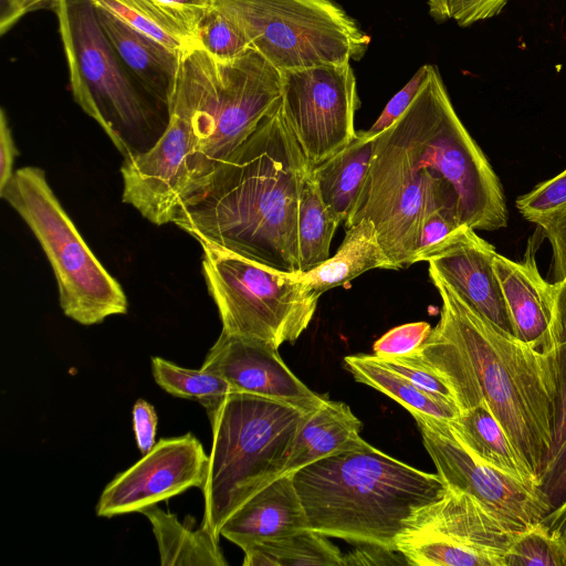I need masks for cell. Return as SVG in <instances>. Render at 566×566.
<instances>
[{"instance_id":"cell-1","label":"cell","mask_w":566,"mask_h":566,"mask_svg":"<svg viewBox=\"0 0 566 566\" xmlns=\"http://www.w3.org/2000/svg\"><path fill=\"white\" fill-rule=\"evenodd\" d=\"M437 211L473 230L506 227L501 182L458 117L436 66L407 111L375 137L365 186L345 228L369 218L392 270L415 263L424 220Z\"/></svg>"},{"instance_id":"cell-2","label":"cell","mask_w":566,"mask_h":566,"mask_svg":"<svg viewBox=\"0 0 566 566\" xmlns=\"http://www.w3.org/2000/svg\"><path fill=\"white\" fill-rule=\"evenodd\" d=\"M440 319L411 355L450 387L460 411L485 401L522 460L541 478L553 448L555 350L545 353L483 317L438 274Z\"/></svg>"},{"instance_id":"cell-3","label":"cell","mask_w":566,"mask_h":566,"mask_svg":"<svg viewBox=\"0 0 566 566\" xmlns=\"http://www.w3.org/2000/svg\"><path fill=\"white\" fill-rule=\"evenodd\" d=\"M312 168L280 101L185 198L174 224L198 242H212L277 271L298 274V206Z\"/></svg>"},{"instance_id":"cell-4","label":"cell","mask_w":566,"mask_h":566,"mask_svg":"<svg viewBox=\"0 0 566 566\" xmlns=\"http://www.w3.org/2000/svg\"><path fill=\"white\" fill-rule=\"evenodd\" d=\"M293 480L310 530L391 551L415 514L448 491L438 473L420 471L370 444L306 465Z\"/></svg>"},{"instance_id":"cell-5","label":"cell","mask_w":566,"mask_h":566,"mask_svg":"<svg viewBox=\"0 0 566 566\" xmlns=\"http://www.w3.org/2000/svg\"><path fill=\"white\" fill-rule=\"evenodd\" d=\"M281 95V71L253 48L233 60H218L198 45L180 53L170 115L190 129V192L255 130Z\"/></svg>"},{"instance_id":"cell-6","label":"cell","mask_w":566,"mask_h":566,"mask_svg":"<svg viewBox=\"0 0 566 566\" xmlns=\"http://www.w3.org/2000/svg\"><path fill=\"white\" fill-rule=\"evenodd\" d=\"M312 410L248 392L229 394L209 416L212 443L201 485V526L217 539L227 520L283 475L293 441Z\"/></svg>"},{"instance_id":"cell-7","label":"cell","mask_w":566,"mask_h":566,"mask_svg":"<svg viewBox=\"0 0 566 566\" xmlns=\"http://www.w3.org/2000/svg\"><path fill=\"white\" fill-rule=\"evenodd\" d=\"M53 9L75 102L123 158L149 150L167 129L170 112L128 74L91 0H55Z\"/></svg>"},{"instance_id":"cell-8","label":"cell","mask_w":566,"mask_h":566,"mask_svg":"<svg viewBox=\"0 0 566 566\" xmlns=\"http://www.w3.org/2000/svg\"><path fill=\"white\" fill-rule=\"evenodd\" d=\"M0 197L39 241L56 279L65 316L82 325H94L108 316L126 314L123 287L84 241L43 169L27 166L15 170Z\"/></svg>"},{"instance_id":"cell-9","label":"cell","mask_w":566,"mask_h":566,"mask_svg":"<svg viewBox=\"0 0 566 566\" xmlns=\"http://www.w3.org/2000/svg\"><path fill=\"white\" fill-rule=\"evenodd\" d=\"M202 248V274L222 331L268 342L295 343L321 295L297 274L277 271L212 242Z\"/></svg>"},{"instance_id":"cell-10","label":"cell","mask_w":566,"mask_h":566,"mask_svg":"<svg viewBox=\"0 0 566 566\" xmlns=\"http://www.w3.org/2000/svg\"><path fill=\"white\" fill-rule=\"evenodd\" d=\"M280 71L360 60L370 38L333 0H213Z\"/></svg>"},{"instance_id":"cell-11","label":"cell","mask_w":566,"mask_h":566,"mask_svg":"<svg viewBox=\"0 0 566 566\" xmlns=\"http://www.w3.org/2000/svg\"><path fill=\"white\" fill-rule=\"evenodd\" d=\"M518 533L469 494L448 486L442 499L415 514L396 551L415 566H505Z\"/></svg>"},{"instance_id":"cell-12","label":"cell","mask_w":566,"mask_h":566,"mask_svg":"<svg viewBox=\"0 0 566 566\" xmlns=\"http://www.w3.org/2000/svg\"><path fill=\"white\" fill-rule=\"evenodd\" d=\"M283 116L312 167L332 157L356 136L359 107L349 62L281 71Z\"/></svg>"},{"instance_id":"cell-13","label":"cell","mask_w":566,"mask_h":566,"mask_svg":"<svg viewBox=\"0 0 566 566\" xmlns=\"http://www.w3.org/2000/svg\"><path fill=\"white\" fill-rule=\"evenodd\" d=\"M412 417L437 473L449 488L469 494L517 532L541 522L552 511L539 486L520 481L475 457L453 437L447 421L422 415Z\"/></svg>"},{"instance_id":"cell-14","label":"cell","mask_w":566,"mask_h":566,"mask_svg":"<svg viewBox=\"0 0 566 566\" xmlns=\"http://www.w3.org/2000/svg\"><path fill=\"white\" fill-rule=\"evenodd\" d=\"M209 457L192 434L165 438L103 490L96 505L101 517L142 510L191 489L201 488Z\"/></svg>"},{"instance_id":"cell-15","label":"cell","mask_w":566,"mask_h":566,"mask_svg":"<svg viewBox=\"0 0 566 566\" xmlns=\"http://www.w3.org/2000/svg\"><path fill=\"white\" fill-rule=\"evenodd\" d=\"M188 124L171 114L167 129L147 151L125 157L122 200L156 226L174 223L191 189Z\"/></svg>"},{"instance_id":"cell-16","label":"cell","mask_w":566,"mask_h":566,"mask_svg":"<svg viewBox=\"0 0 566 566\" xmlns=\"http://www.w3.org/2000/svg\"><path fill=\"white\" fill-rule=\"evenodd\" d=\"M201 369L223 377L234 392H248L314 410L327 398L310 389L286 366L279 348L262 339L221 331Z\"/></svg>"},{"instance_id":"cell-17","label":"cell","mask_w":566,"mask_h":566,"mask_svg":"<svg viewBox=\"0 0 566 566\" xmlns=\"http://www.w3.org/2000/svg\"><path fill=\"white\" fill-rule=\"evenodd\" d=\"M497 252L475 230L462 224L443 242L429 250L420 261L438 274L473 310L514 335L506 303L494 270Z\"/></svg>"},{"instance_id":"cell-18","label":"cell","mask_w":566,"mask_h":566,"mask_svg":"<svg viewBox=\"0 0 566 566\" xmlns=\"http://www.w3.org/2000/svg\"><path fill=\"white\" fill-rule=\"evenodd\" d=\"M493 264L514 336L542 352H554L558 345L554 283L542 277L533 244H528L523 261H513L496 253Z\"/></svg>"},{"instance_id":"cell-19","label":"cell","mask_w":566,"mask_h":566,"mask_svg":"<svg viewBox=\"0 0 566 566\" xmlns=\"http://www.w3.org/2000/svg\"><path fill=\"white\" fill-rule=\"evenodd\" d=\"M310 530L293 474L277 478L243 503L222 525L220 536L247 547Z\"/></svg>"},{"instance_id":"cell-20","label":"cell","mask_w":566,"mask_h":566,"mask_svg":"<svg viewBox=\"0 0 566 566\" xmlns=\"http://www.w3.org/2000/svg\"><path fill=\"white\" fill-rule=\"evenodd\" d=\"M96 11L105 35L125 67L156 102L170 112L180 54L103 8L96 7Z\"/></svg>"},{"instance_id":"cell-21","label":"cell","mask_w":566,"mask_h":566,"mask_svg":"<svg viewBox=\"0 0 566 566\" xmlns=\"http://www.w3.org/2000/svg\"><path fill=\"white\" fill-rule=\"evenodd\" d=\"M360 429V420L345 402L326 398L300 428L283 475L337 453L368 447Z\"/></svg>"},{"instance_id":"cell-22","label":"cell","mask_w":566,"mask_h":566,"mask_svg":"<svg viewBox=\"0 0 566 566\" xmlns=\"http://www.w3.org/2000/svg\"><path fill=\"white\" fill-rule=\"evenodd\" d=\"M375 147L366 130L338 153L312 168V177L324 203L340 221L353 212L365 186Z\"/></svg>"},{"instance_id":"cell-23","label":"cell","mask_w":566,"mask_h":566,"mask_svg":"<svg viewBox=\"0 0 566 566\" xmlns=\"http://www.w3.org/2000/svg\"><path fill=\"white\" fill-rule=\"evenodd\" d=\"M447 423L453 437L475 457L520 481L539 486L485 401L460 411Z\"/></svg>"},{"instance_id":"cell-24","label":"cell","mask_w":566,"mask_h":566,"mask_svg":"<svg viewBox=\"0 0 566 566\" xmlns=\"http://www.w3.org/2000/svg\"><path fill=\"white\" fill-rule=\"evenodd\" d=\"M373 269L392 270V265L380 244L374 222L369 218H361L346 229L345 238L332 258L297 276L321 295Z\"/></svg>"},{"instance_id":"cell-25","label":"cell","mask_w":566,"mask_h":566,"mask_svg":"<svg viewBox=\"0 0 566 566\" xmlns=\"http://www.w3.org/2000/svg\"><path fill=\"white\" fill-rule=\"evenodd\" d=\"M151 524L161 566H227L217 539L207 528H192L157 504L140 512Z\"/></svg>"},{"instance_id":"cell-26","label":"cell","mask_w":566,"mask_h":566,"mask_svg":"<svg viewBox=\"0 0 566 566\" xmlns=\"http://www.w3.org/2000/svg\"><path fill=\"white\" fill-rule=\"evenodd\" d=\"M344 364L354 379L365 384L406 408L411 416L422 415L434 419L453 420L460 410L441 399L423 391L403 376L380 363L375 355H350Z\"/></svg>"},{"instance_id":"cell-27","label":"cell","mask_w":566,"mask_h":566,"mask_svg":"<svg viewBox=\"0 0 566 566\" xmlns=\"http://www.w3.org/2000/svg\"><path fill=\"white\" fill-rule=\"evenodd\" d=\"M327 536L312 530L253 544L245 549L244 566H340L342 552Z\"/></svg>"},{"instance_id":"cell-28","label":"cell","mask_w":566,"mask_h":566,"mask_svg":"<svg viewBox=\"0 0 566 566\" xmlns=\"http://www.w3.org/2000/svg\"><path fill=\"white\" fill-rule=\"evenodd\" d=\"M177 53L197 45L193 30L155 0H91Z\"/></svg>"},{"instance_id":"cell-29","label":"cell","mask_w":566,"mask_h":566,"mask_svg":"<svg viewBox=\"0 0 566 566\" xmlns=\"http://www.w3.org/2000/svg\"><path fill=\"white\" fill-rule=\"evenodd\" d=\"M340 221L322 200L312 177L307 176L301 193L297 219L300 273L308 272L329 258V247Z\"/></svg>"},{"instance_id":"cell-30","label":"cell","mask_w":566,"mask_h":566,"mask_svg":"<svg viewBox=\"0 0 566 566\" xmlns=\"http://www.w3.org/2000/svg\"><path fill=\"white\" fill-rule=\"evenodd\" d=\"M153 376L166 392L186 399L199 401L208 417L221 405L223 399L234 392L230 384L221 376L202 370L180 367L161 357L151 358Z\"/></svg>"},{"instance_id":"cell-31","label":"cell","mask_w":566,"mask_h":566,"mask_svg":"<svg viewBox=\"0 0 566 566\" xmlns=\"http://www.w3.org/2000/svg\"><path fill=\"white\" fill-rule=\"evenodd\" d=\"M505 566H566L559 534L543 521L518 533L504 556Z\"/></svg>"},{"instance_id":"cell-32","label":"cell","mask_w":566,"mask_h":566,"mask_svg":"<svg viewBox=\"0 0 566 566\" xmlns=\"http://www.w3.org/2000/svg\"><path fill=\"white\" fill-rule=\"evenodd\" d=\"M196 42L218 60H233L251 49L242 30L214 6L199 21Z\"/></svg>"},{"instance_id":"cell-33","label":"cell","mask_w":566,"mask_h":566,"mask_svg":"<svg viewBox=\"0 0 566 566\" xmlns=\"http://www.w3.org/2000/svg\"><path fill=\"white\" fill-rule=\"evenodd\" d=\"M516 208L534 223L566 210V169L521 196L516 200Z\"/></svg>"},{"instance_id":"cell-34","label":"cell","mask_w":566,"mask_h":566,"mask_svg":"<svg viewBox=\"0 0 566 566\" xmlns=\"http://www.w3.org/2000/svg\"><path fill=\"white\" fill-rule=\"evenodd\" d=\"M509 0H428L429 13L438 22L453 19L461 27L499 14Z\"/></svg>"},{"instance_id":"cell-35","label":"cell","mask_w":566,"mask_h":566,"mask_svg":"<svg viewBox=\"0 0 566 566\" xmlns=\"http://www.w3.org/2000/svg\"><path fill=\"white\" fill-rule=\"evenodd\" d=\"M431 331L432 327L427 322L394 327L374 343V355L379 359H387L412 354L424 343Z\"/></svg>"},{"instance_id":"cell-36","label":"cell","mask_w":566,"mask_h":566,"mask_svg":"<svg viewBox=\"0 0 566 566\" xmlns=\"http://www.w3.org/2000/svg\"><path fill=\"white\" fill-rule=\"evenodd\" d=\"M379 360L418 388L458 408L453 394L444 379L411 355Z\"/></svg>"},{"instance_id":"cell-37","label":"cell","mask_w":566,"mask_h":566,"mask_svg":"<svg viewBox=\"0 0 566 566\" xmlns=\"http://www.w3.org/2000/svg\"><path fill=\"white\" fill-rule=\"evenodd\" d=\"M428 67L429 64L422 65L409 82L390 98L376 122L366 130L368 136L376 137L407 111L426 82Z\"/></svg>"},{"instance_id":"cell-38","label":"cell","mask_w":566,"mask_h":566,"mask_svg":"<svg viewBox=\"0 0 566 566\" xmlns=\"http://www.w3.org/2000/svg\"><path fill=\"white\" fill-rule=\"evenodd\" d=\"M556 357V398L553 431V448L548 464L566 442V340L555 349ZM547 464V465H548ZM547 468V467H546Z\"/></svg>"},{"instance_id":"cell-39","label":"cell","mask_w":566,"mask_h":566,"mask_svg":"<svg viewBox=\"0 0 566 566\" xmlns=\"http://www.w3.org/2000/svg\"><path fill=\"white\" fill-rule=\"evenodd\" d=\"M462 224L464 223L458 218L443 211H437L430 214L422 223L419 233L415 263L420 262L424 253L443 242Z\"/></svg>"},{"instance_id":"cell-40","label":"cell","mask_w":566,"mask_h":566,"mask_svg":"<svg viewBox=\"0 0 566 566\" xmlns=\"http://www.w3.org/2000/svg\"><path fill=\"white\" fill-rule=\"evenodd\" d=\"M548 239L552 251V270L555 282L566 275V210L535 222Z\"/></svg>"},{"instance_id":"cell-41","label":"cell","mask_w":566,"mask_h":566,"mask_svg":"<svg viewBox=\"0 0 566 566\" xmlns=\"http://www.w3.org/2000/svg\"><path fill=\"white\" fill-rule=\"evenodd\" d=\"M539 488L547 497L552 511L566 499V442L545 469Z\"/></svg>"},{"instance_id":"cell-42","label":"cell","mask_w":566,"mask_h":566,"mask_svg":"<svg viewBox=\"0 0 566 566\" xmlns=\"http://www.w3.org/2000/svg\"><path fill=\"white\" fill-rule=\"evenodd\" d=\"M133 429L136 444L142 455L155 446L158 417L153 405L138 399L133 406Z\"/></svg>"},{"instance_id":"cell-43","label":"cell","mask_w":566,"mask_h":566,"mask_svg":"<svg viewBox=\"0 0 566 566\" xmlns=\"http://www.w3.org/2000/svg\"><path fill=\"white\" fill-rule=\"evenodd\" d=\"M18 154L7 114L2 108L0 111V192L14 174L13 164Z\"/></svg>"},{"instance_id":"cell-44","label":"cell","mask_w":566,"mask_h":566,"mask_svg":"<svg viewBox=\"0 0 566 566\" xmlns=\"http://www.w3.org/2000/svg\"><path fill=\"white\" fill-rule=\"evenodd\" d=\"M189 25L195 34L202 15L213 7V0H155Z\"/></svg>"},{"instance_id":"cell-45","label":"cell","mask_w":566,"mask_h":566,"mask_svg":"<svg viewBox=\"0 0 566 566\" xmlns=\"http://www.w3.org/2000/svg\"><path fill=\"white\" fill-rule=\"evenodd\" d=\"M364 548L355 549L343 555L342 565H387L400 564L402 560L395 559L397 551L387 549L381 546L361 545Z\"/></svg>"},{"instance_id":"cell-46","label":"cell","mask_w":566,"mask_h":566,"mask_svg":"<svg viewBox=\"0 0 566 566\" xmlns=\"http://www.w3.org/2000/svg\"><path fill=\"white\" fill-rule=\"evenodd\" d=\"M54 3L55 0H1L0 32L9 30L27 12Z\"/></svg>"},{"instance_id":"cell-47","label":"cell","mask_w":566,"mask_h":566,"mask_svg":"<svg viewBox=\"0 0 566 566\" xmlns=\"http://www.w3.org/2000/svg\"><path fill=\"white\" fill-rule=\"evenodd\" d=\"M555 292V336L557 343L566 340V275L554 282Z\"/></svg>"},{"instance_id":"cell-48","label":"cell","mask_w":566,"mask_h":566,"mask_svg":"<svg viewBox=\"0 0 566 566\" xmlns=\"http://www.w3.org/2000/svg\"><path fill=\"white\" fill-rule=\"evenodd\" d=\"M542 521L559 534L566 556V510L551 511Z\"/></svg>"},{"instance_id":"cell-49","label":"cell","mask_w":566,"mask_h":566,"mask_svg":"<svg viewBox=\"0 0 566 566\" xmlns=\"http://www.w3.org/2000/svg\"><path fill=\"white\" fill-rule=\"evenodd\" d=\"M564 510H566V499L553 511H564Z\"/></svg>"}]
</instances>
